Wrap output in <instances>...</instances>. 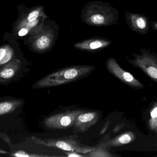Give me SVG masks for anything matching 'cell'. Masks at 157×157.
Returning a JSON list of instances; mask_svg holds the SVG:
<instances>
[{
    "label": "cell",
    "instance_id": "cell-4",
    "mask_svg": "<svg viewBox=\"0 0 157 157\" xmlns=\"http://www.w3.org/2000/svg\"><path fill=\"white\" fill-rule=\"evenodd\" d=\"M114 11L110 4L100 1L87 4L81 12V18L85 24L94 26H106L113 24Z\"/></svg>",
    "mask_w": 157,
    "mask_h": 157
},
{
    "label": "cell",
    "instance_id": "cell-1",
    "mask_svg": "<svg viewBox=\"0 0 157 157\" xmlns=\"http://www.w3.org/2000/svg\"><path fill=\"white\" fill-rule=\"evenodd\" d=\"M18 17L12 25L11 32H8L11 37L15 39H23L26 36L42 26L48 18L41 6L31 8L24 4L17 6Z\"/></svg>",
    "mask_w": 157,
    "mask_h": 157
},
{
    "label": "cell",
    "instance_id": "cell-6",
    "mask_svg": "<svg viewBox=\"0 0 157 157\" xmlns=\"http://www.w3.org/2000/svg\"><path fill=\"white\" fill-rule=\"evenodd\" d=\"M84 110H69L52 114L44 120V126L53 130H64L73 127L76 117Z\"/></svg>",
    "mask_w": 157,
    "mask_h": 157
},
{
    "label": "cell",
    "instance_id": "cell-11",
    "mask_svg": "<svg viewBox=\"0 0 157 157\" xmlns=\"http://www.w3.org/2000/svg\"><path fill=\"white\" fill-rule=\"evenodd\" d=\"M111 42V41L105 38L98 37L77 42L73 47L79 50L93 53L107 48Z\"/></svg>",
    "mask_w": 157,
    "mask_h": 157
},
{
    "label": "cell",
    "instance_id": "cell-16",
    "mask_svg": "<svg viewBox=\"0 0 157 157\" xmlns=\"http://www.w3.org/2000/svg\"><path fill=\"white\" fill-rule=\"evenodd\" d=\"M136 23H137L138 27L140 28L143 29H144L146 27V24L145 21L142 18H138L137 19V21H136Z\"/></svg>",
    "mask_w": 157,
    "mask_h": 157
},
{
    "label": "cell",
    "instance_id": "cell-7",
    "mask_svg": "<svg viewBox=\"0 0 157 157\" xmlns=\"http://www.w3.org/2000/svg\"><path fill=\"white\" fill-rule=\"evenodd\" d=\"M37 143L48 147L58 148L67 152H77L80 154H88L91 152L94 147L80 145L72 137H64L57 139H37Z\"/></svg>",
    "mask_w": 157,
    "mask_h": 157
},
{
    "label": "cell",
    "instance_id": "cell-15",
    "mask_svg": "<svg viewBox=\"0 0 157 157\" xmlns=\"http://www.w3.org/2000/svg\"><path fill=\"white\" fill-rule=\"evenodd\" d=\"M149 121V128L152 131H156L157 128V102H156L150 112Z\"/></svg>",
    "mask_w": 157,
    "mask_h": 157
},
{
    "label": "cell",
    "instance_id": "cell-9",
    "mask_svg": "<svg viewBox=\"0 0 157 157\" xmlns=\"http://www.w3.org/2000/svg\"><path fill=\"white\" fill-rule=\"evenodd\" d=\"M100 117V112L96 111L84 110L76 117L74 124V130L78 132H86L97 124Z\"/></svg>",
    "mask_w": 157,
    "mask_h": 157
},
{
    "label": "cell",
    "instance_id": "cell-13",
    "mask_svg": "<svg viewBox=\"0 0 157 157\" xmlns=\"http://www.w3.org/2000/svg\"><path fill=\"white\" fill-rule=\"evenodd\" d=\"M136 139V135L135 133L129 131L113 138L104 144L109 147H118L133 142Z\"/></svg>",
    "mask_w": 157,
    "mask_h": 157
},
{
    "label": "cell",
    "instance_id": "cell-19",
    "mask_svg": "<svg viewBox=\"0 0 157 157\" xmlns=\"http://www.w3.org/2000/svg\"><path fill=\"white\" fill-rule=\"evenodd\" d=\"M156 131H157V128L156 130Z\"/></svg>",
    "mask_w": 157,
    "mask_h": 157
},
{
    "label": "cell",
    "instance_id": "cell-21",
    "mask_svg": "<svg viewBox=\"0 0 157 157\" xmlns=\"http://www.w3.org/2000/svg\"></svg>",
    "mask_w": 157,
    "mask_h": 157
},
{
    "label": "cell",
    "instance_id": "cell-5",
    "mask_svg": "<svg viewBox=\"0 0 157 157\" xmlns=\"http://www.w3.org/2000/svg\"><path fill=\"white\" fill-rule=\"evenodd\" d=\"M29 62L24 55L0 66V85H7L22 77Z\"/></svg>",
    "mask_w": 157,
    "mask_h": 157
},
{
    "label": "cell",
    "instance_id": "cell-2",
    "mask_svg": "<svg viewBox=\"0 0 157 157\" xmlns=\"http://www.w3.org/2000/svg\"><path fill=\"white\" fill-rule=\"evenodd\" d=\"M92 65H75L61 68L34 83L32 88L42 89L69 84L90 75L95 70Z\"/></svg>",
    "mask_w": 157,
    "mask_h": 157
},
{
    "label": "cell",
    "instance_id": "cell-18",
    "mask_svg": "<svg viewBox=\"0 0 157 157\" xmlns=\"http://www.w3.org/2000/svg\"><path fill=\"white\" fill-rule=\"evenodd\" d=\"M154 146H155V147H157V143H156V144H155L154 145Z\"/></svg>",
    "mask_w": 157,
    "mask_h": 157
},
{
    "label": "cell",
    "instance_id": "cell-3",
    "mask_svg": "<svg viewBox=\"0 0 157 157\" xmlns=\"http://www.w3.org/2000/svg\"><path fill=\"white\" fill-rule=\"evenodd\" d=\"M45 23L23 39L25 45L31 51L42 53L50 50L54 46L58 36L56 25Z\"/></svg>",
    "mask_w": 157,
    "mask_h": 157
},
{
    "label": "cell",
    "instance_id": "cell-17",
    "mask_svg": "<svg viewBox=\"0 0 157 157\" xmlns=\"http://www.w3.org/2000/svg\"><path fill=\"white\" fill-rule=\"evenodd\" d=\"M65 154L67 155V156L70 157H82L84 156L80 155V153L78 154V153H77V152H65Z\"/></svg>",
    "mask_w": 157,
    "mask_h": 157
},
{
    "label": "cell",
    "instance_id": "cell-12",
    "mask_svg": "<svg viewBox=\"0 0 157 157\" xmlns=\"http://www.w3.org/2000/svg\"><path fill=\"white\" fill-rule=\"evenodd\" d=\"M133 64L141 69L149 78L157 83V61L149 58L137 59Z\"/></svg>",
    "mask_w": 157,
    "mask_h": 157
},
{
    "label": "cell",
    "instance_id": "cell-20",
    "mask_svg": "<svg viewBox=\"0 0 157 157\" xmlns=\"http://www.w3.org/2000/svg\"><path fill=\"white\" fill-rule=\"evenodd\" d=\"M0 43H1V40H0Z\"/></svg>",
    "mask_w": 157,
    "mask_h": 157
},
{
    "label": "cell",
    "instance_id": "cell-14",
    "mask_svg": "<svg viewBox=\"0 0 157 157\" xmlns=\"http://www.w3.org/2000/svg\"><path fill=\"white\" fill-rule=\"evenodd\" d=\"M104 143L102 144L98 147H95L91 152L88 153L86 156L90 157H113L115 155L110 153Z\"/></svg>",
    "mask_w": 157,
    "mask_h": 157
},
{
    "label": "cell",
    "instance_id": "cell-10",
    "mask_svg": "<svg viewBox=\"0 0 157 157\" xmlns=\"http://www.w3.org/2000/svg\"><path fill=\"white\" fill-rule=\"evenodd\" d=\"M25 103L24 100L18 98L8 96L0 98V118L9 117L17 113Z\"/></svg>",
    "mask_w": 157,
    "mask_h": 157
},
{
    "label": "cell",
    "instance_id": "cell-8",
    "mask_svg": "<svg viewBox=\"0 0 157 157\" xmlns=\"http://www.w3.org/2000/svg\"><path fill=\"white\" fill-rule=\"evenodd\" d=\"M106 66L110 73L128 86L136 89H143L144 88V86L132 74L122 68L114 58H109L106 61Z\"/></svg>",
    "mask_w": 157,
    "mask_h": 157
}]
</instances>
